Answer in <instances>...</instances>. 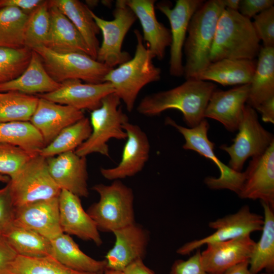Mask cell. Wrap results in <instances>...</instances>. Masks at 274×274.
<instances>
[{"label": "cell", "instance_id": "obj_1", "mask_svg": "<svg viewBox=\"0 0 274 274\" xmlns=\"http://www.w3.org/2000/svg\"><path fill=\"white\" fill-rule=\"evenodd\" d=\"M216 89L217 85L212 82L186 79L176 87L145 96L136 111L142 115L154 117L167 110H178L189 128H192L205 118L206 107Z\"/></svg>", "mask_w": 274, "mask_h": 274}, {"label": "cell", "instance_id": "obj_2", "mask_svg": "<svg viewBox=\"0 0 274 274\" xmlns=\"http://www.w3.org/2000/svg\"><path fill=\"white\" fill-rule=\"evenodd\" d=\"M225 9L223 0H209L193 15L183 47L186 79H196L211 63L210 54L217 22Z\"/></svg>", "mask_w": 274, "mask_h": 274}, {"label": "cell", "instance_id": "obj_3", "mask_svg": "<svg viewBox=\"0 0 274 274\" xmlns=\"http://www.w3.org/2000/svg\"><path fill=\"white\" fill-rule=\"evenodd\" d=\"M136 41L133 58L112 68L105 77L104 82L111 83L114 93L122 100L127 110L134 109L139 92L146 85L158 81L161 78V69L153 62L155 58L143 43L142 35L134 29Z\"/></svg>", "mask_w": 274, "mask_h": 274}, {"label": "cell", "instance_id": "obj_4", "mask_svg": "<svg viewBox=\"0 0 274 274\" xmlns=\"http://www.w3.org/2000/svg\"><path fill=\"white\" fill-rule=\"evenodd\" d=\"M252 21L238 11L225 8L216 27L211 62L223 59H254L261 49Z\"/></svg>", "mask_w": 274, "mask_h": 274}, {"label": "cell", "instance_id": "obj_5", "mask_svg": "<svg viewBox=\"0 0 274 274\" xmlns=\"http://www.w3.org/2000/svg\"><path fill=\"white\" fill-rule=\"evenodd\" d=\"M92 189L98 193L99 200L87 212L99 231L113 232L135 223L131 188L120 180H114L110 185L95 184Z\"/></svg>", "mask_w": 274, "mask_h": 274}, {"label": "cell", "instance_id": "obj_6", "mask_svg": "<svg viewBox=\"0 0 274 274\" xmlns=\"http://www.w3.org/2000/svg\"><path fill=\"white\" fill-rule=\"evenodd\" d=\"M121 100L114 93L105 96L98 108L90 113L91 132L89 138L75 151L81 156L98 153L110 157L108 142L112 139L126 140L123 125L129 122L120 107Z\"/></svg>", "mask_w": 274, "mask_h": 274}, {"label": "cell", "instance_id": "obj_7", "mask_svg": "<svg viewBox=\"0 0 274 274\" xmlns=\"http://www.w3.org/2000/svg\"><path fill=\"white\" fill-rule=\"evenodd\" d=\"M32 50L39 55L48 74L59 83L71 79H78L87 83H103L106 75L113 68L85 54L59 53L44 46Z\"/></svg>", "mask_w": 274, "mask_h": 274}, {"label": "cell", "instance_id": "obj_8", "mask_svg": "<svg viewBox=\"0 0 274 274\" xmlns=\"http://www.w3.org/2000/svg\"><path fill=\"white\" fill-rule=\"evenodd\" d=\"M165 124L174 127L184 136L185 141L183 145L184 149L194 151L212 160L217 166L220 173L219 177H208L204 180L210 189H228L238 195L245 180V173L233 170L216 156L214 152L215 144L208 136L209 124L206 118L192 128L181 126L169 117L165 118Z\"/></svg>", "mask_w": 274, "mask_h": 274}, {"label": "cell", "instance_id": "obj_9", "mask_svg": "<svg viewBox=\"0 0 274 274\" xmlns=\"http://www.w3.org/2000/svg\"><path fill=\"white\" fill-rule=\"evenodd\" d=\"M14 208L58 197L61 189L50 176L46 158L38 154L7 183Z\"/></svg>", "mask_w": 274, "mask_h": 274}, {"label": "cell", "instance_id": "obj_10", "mask_svg": "<svg viewBox=\"0 0 274 274\" xmlns=\"http://www.w3.org/2000/svg\"><path fill=\"white\" fill-rule=\"evenodd\" d=\"M237 130L233 143L222 145L220 148L230 157L228 166L242 172L246 160L264 153L274 142V137L261 125L256 110L248 105L244 107Z\"/></svg>", "mask_w": 274, "mask_h": 274}, {"label": "cell", "instance_id": "obj_11", "mask_svg": "<svg viewBox=\"0 0 274 274\" xmlns=\"http://www.w3.org/2000/svg\"><path fill=\"white\" fill-rule=\"evenodd\" d=\"M115 6L112 20L104 19L91 10L102 36L96 60L111 68L131 58L128 52L122 51V45L126 33L137 19L125 0L117 1Z\"/></svg>", "mask_w": 274, "mask_h": 274}, {"label": "cell", "instance_id": "obj_12", "mask_svg": "<svg viewBox=\"0 0 274 274\" xmlns=\"http://www.w3.org/2000/svg\"><path fill=\"white\" fill-rule=\"evenodd\" d=\"M263 217L252 212L248 206H243L236 213L210 222L209 226L216 231L204 238L188 242L180 247L177 253L182 255L209 243L226 241L261 231Z\"/></svg>", "mask_w": 274, "mask_h": 274}, {"label": "cell", "instance_id": "obj_13", "mask_svg": "<svg viewBox=\"0 0 274 274\" xmlns=\"http://www.w3.org/2000/svg\"><path fill=\"white\" fill-rule=\"evenodd\" d=\"M204 2L202 0H177L173 8L166 2H160L156 5V8L167 18L170 26L172 43L169 71L172 76H184L183 50L188 27L193 15Z\"/></svg>", "mask_w": 274, "mask_h": 274}, {"label": "cell", "instance_id": "obj_14", "mask_svg": "<svg viewBox=\"0 0 274 274\" xmlns=\"http://www.w3.org/2000/svg\"><path fill=\"white\" fill-rule=\"evenodd\" d=\"M127 134L119 163L112 168L101 167V176L108 180H120L133 177L141 172L147 162L150 144L146 132L138 125L129 122L123 125Z\"/></svg>", "mask_w": 274, "mask_h": 274}, {"label": "cell", "instance_id": "obj_15", "mask_svg": "<svg viewBox=\"0 0 274 274\" xmlns=\"http://www.w3.org/2000/svg\"><path fill=\"white\" fill-rule=\"evenodd\" d=\"M245 180L238 196L256 200L274 209V142L262 154L252 158L244 172Z\"/></svg>", "mask_w": 274, "mask_h": 274}, {"label": "cell", "instance_id": "obj_16", "mask_svg": "<svg viewBox=\"0 0 274 274\" xmlns=\"http://www.w3.org/2000/svg\"><path fill=\"white\" fill-rule=\"evenodd\" d=\"M13 225L36 232L49 240L63 233L58 197L14 208Z\"/></svg>", "mask_w": 274, "mask_h": 274}, {"label": "cell", "instance_id": "obj_17", "mask_svg": "<svg viewBox=\"0 0 274 274\" xmlns=\"http://www.w3.org/2000/svg\"><path fill=\"white\" fill-rule=\"evenodd\" d=\"M113 92L114 87L109 82L83 83L80 80L71 79L61 83L56 90L39 97L80 111H92L100 107L105 96Z\"/></svg>", "mask_w": 274, "mask_h": 274}, {"label": "cell", "instance_id": "obj_18", "mask_svg": "<svg viewBox=\"0 0 274 274\" xmlns=\"http://www.w3.org/2000/svg\"><path fill=\"white\" fill-rule=\"evenodd\" d=\"M46 161L50 176L61 190L79 197H88L86 157L70 151L47 158Z\"/></svg>", "mask_w": 274, "mask_h": 274}, {"label": "cell", "instance_id": "obj_19", "mask_svg": "<svg viewBox=\"0 0 274 274\" xmlns=\"http://www.w3.org/2000/svg\"><path fill=\"white\" fill-rule=\"evenodd\" d=\"M255 242L250 235L206 244L201 262L208 274H222L229 268L249 260Z\"/></svg>", "mask_w": 274, "mask_h": 274}, {"label": "cell", "instance_id": "obj_20", "mask_svg": "<svg viewBox=\"0 0 274 274\" xmlns=\"http://www.w3.org/2000/svg\"><path fill=\"white\" fill-rule=\"evenodd\" d=\"M113 233L115 242L105 256L106 269L123 271L134 261L144 259L149 239L147 230L134 223Z\"/></svg>", "mask_w": 274, "mask_h": 274}, {"label": "cell", "instance_id": "obj_21", "mask_svg": "<svg viewBox=\"0 0 274 274\" xmlns=\"http://www.w3.org/2000/svg\"><path fill=\"white\" fill-rule=\"evenodd\" d=\"M59 219L63 233L100 246L102 241L97 226L82 207L80 197L65 190L58 196Z\"/></svg>", "mask_w": 274, "mask_h": 274}, {"label": "cell", "instance_id": "obj_22", "mask_svg": "<svg viewBox=\"0 0 274 274\" xmlns=\"http://www.w3.org/2000/svg\"><path fill=\"white\" fill-rule=\"evenodd\" d=\"M249 89L250 83L227 90L216 89L209 99L204 118L217 120L230 132L237 130L248 98Z\"/></svg>", "mask_w": 274, "mask_h": 274}, {"label": "cell", "instance_id": "obj_23", "mask_svg": "<svg viewBox=\"0 0 274 274\" xmlns=\"http://www.w3.org/2000/svg\"><path fill=\"white\" fill-rule=\"evenodd\" d=\"M39 98L29 122L40 132L46 146L64 128L85 117L82 111Z\"/></svg>", "mask_w": 274, "mask_h": 274}, {"label": "cell", "instance_id": "obj_24", "mask_svg": "<svg viewBox=\"0 0 274 274\" xmlns=\"http://www.w3.org/2000/svg\"><path fill=\"white\" fill-rule=\"evenodd\" d=\"M139 20L143 30V40L155 57L164 58L166 49L170 47L172 36L169 29L159 22L156 17L154 0H125Z\"/></svg>", "mask_w": 274, "mask_h": 274}, {"label": "cell", "instance_id": "obj_25", "mask_svg": "<svg viewBox=\"0 0 274 274\" xmlns=\"http://www.w3.org/2000/svg\"><path fill=\"white\" fill-rule=\"evenodd\" d=\"M48 4L50 25L44 46L57 53L78 52L91 56L88 46L73 23L49 1Z\"/></svg>", "mask_w": 274, "mask_h": 274}, {"label": "cell", "instance_id": "obj_26", "mask_svg": "<svg viewBox=\"0 0 274 274\" xmlns=\"http://www.w3.org/2000/svg\"><path fill=\"white\" fill-rule=\"evenodd\" d=\"M257 59H223L211 62L196 79L222 86L249 84L255 73Z\"/></svg>", "mask_w": 274, "mask_h": 274}, {"label": "cell", "instance_id": "obj_27", "mask_svg": "<svg viewBox=\"0 0 274 274\" xmlns=\"http://www.w3.org/2000/svg\"><path fill=\"white\" fill-rule=\"evenodd\" d=\"M60 86L47 72L39 55L32 50L30 62L24 72L12 81L0 84V92L17 91L28 95L49 93Z\"/></svg>", "mask_w": 274, "mask_h": 274}, {"label": "cell", "instance_id": "obj_28", "mask_svg": "<svg viewBox=\"0 0 274 274\" xmlns=\"http://www.w3.org/2000/svg\"><path fill=\"white\" fill-rule=\"evenodd\" d=\"M50 241L51 256L68 268L95 274H103L106 269L105 259L96 260L86 254L70 235L62 233Z\"/></svg>", "mask_w": 274, "mask_h": 274}, {"label": "cell", "instance_id": "obj_29", "mask_svg": "<svg viewBox=\"0 0 274 274\" xmlns=\"http://www.w3.org/2000/svg\"><path fill=\"white\" fill-rule=\"evenodd\" d=\"M49 2L73 23L88 46L91 57L96 59L99 47L97 35L100 30L91 14V10L77 0H51Z\"/></svg>", "mask_w": 274, "mask_h": 274}, {"label": "cell", "instance_id": "obj_30", "mask_svg": "<svg viewBox=\"0 0 274 274\" xmlns=\"http://www.w3.org/2000/svg\"><path fill=\"white\" fill-rule=\"evenodd\" d=\"M257 57L246 103L254 109L274 97V47H261Z\"/></svg>", "mask_w": 274, "mask_h": 274}, {"label": "cell", "instance_id": "obj_31", "mask_svg": "<svg viewBox=\"0 0 274 274\" xmlns=\"http://www.w3.org/2000/svg\"><path fill=\"white\" fill-rule=\"evenodd\" d=\"M263 209V225L261 236L255 243L249 259V269L257 274L265 269L267 274L274 271V209L260 201Z\"/></svg>", "mask_w": 274, "mask_h": 274}, {"label": "cell", "instance_id": "obj_32", "mask_svg": "<svg viewBox=\"0 0 274 274\" xmlns=\"http://www.w3.org/2000/svg\"><path fill=\"white\" fill-rule=\"evenodd\" d=\"M0 144L19 147L34 155L46 146L41 133L29 121L0 123Z\"/></svg>", "mask_w": 274, "mask_h": 274}, {"label": "cell", "instance_id": "obj_33", "mask_svg": "<svg viewBox=\"0 0 274 274\" xmlns=\"http://www.w3.org/2000/svg\"><path fill=\"white\" fill-rule=\"evenodd\" d=\"M2 236L18 255L40 257L51 255V241L33 231L12 225Z\"/></svg>", "mask_w": 274, "mask_h": 274}, {"label": "cell", "instance_id": "obj_34", "mask_svg": "<svg viewBox=\"0 0 274 274\" xmlns=\"http://www.w3.org/2000/svg\"><path fill=\"white\" fill-rule=\"evenodd\" d=\"M91 132L90 120L84 117L62 130L52 142L40 151L39 154L47 158L75 151L89 138Z\"/></svg>", "mask_w": 274, "mask_h": 274}, {"label": "cell", "instance_id": "obj_35", "mask_svg": "<svg viewBox=\"0 0 274 274\" xmlns=\"http://www.w3.org/2000/svg\"><path fill=\"white\" fill-rule=\"evenodd\" d=\"M29 14L13 7L0 9V47L20 48L25 46L24 31Z\"/></svg>", "mask_w": 274, "mask_h": 274}, {"label": "cell", "instance_id": "obj_36", "mask_svg": "<svg viewBox=\"0 0 274 274\" xmlns=\"http://www.w3.org/2000/svg\"><path fill=\"white\" fill-rule=\"evenodd\" d=\"M39 98L17 91L0 92V123L29 121Z\"/></svg>", "mask_w": 274, "mask_h": 274}, {"label": "cell", "instance_id": "obj_37", "mask_svg": "<svg viewBox=\"0 0 274 274\" xmlns=\"http://www.w3.org/2000/svg\"><path fill=\"white\" fill-rule=\"evenodd\" d=\"M8 274H95L78 271L64 266L52 256H16Z\"/></svg>", "mask_w": 274, "mask_h": 274}, {"label": "cell", "instance_id": "obj_38", "mask_svg": "<svg viewBox=\"0 0 274 274\" xmlns=\"http://www.w3.org/2000/svg\"><path fill=\"white\" fill-rule=\"evenodd\" d=\"M50 25L48 1H44L29 14L24 31V46L31 50L45 46Z\"/></svg>", "mask_w": 274, "mask_h": 274}, {"label": "cell", "instance_id": "obj_39", "mask_svg": "<svg viewBox=\"0 0 274 274\" xmlns=\"http://www.w3.org/2000/svg\"><path fill=\"white\" fill-rule=\"evenodd\" d=\"M32 50L24 46L20 48L0 47V84L15 79L27 68Z\"/></svg>", "mask_w": 274, "mask_h": 274}, {"label": "cell", "instance_id": "obj_40", "mask_svg": "<svg viewBox=\"0 0 274 274\" xmlns=\"http://www.w3.org/2000/svg\"><path fill=\"white\" fill-rule=\"evenodd\" d=\"M36 155L15 146L0 144V174L10 179Z\"/></svg>", "mask_w": 274, "mask_h": 274}, {"label": "cell", "instance_id": "obj_41", "mask_svg": "<svg viewBox=\"0 0 274 274\" xmlns=\"http://www.w3.org/2000/svg\"><path fill=\"white\" fill-rule=\"evenodd\" d=\"M252 21L263 47H274V6L257 14Z\"/></svg>", "mask_w": 274, "mask_h": 274}, {"label": "cell", "instance_id": "obj_42", "mask_svg": "<svg viewBox=\"0 0 274 274\" xmlns=\"http://www.w3.org/2000/svg\"><path fill=\"white\" fill-rule=\"evenodd\" d=\"M170 274H208L202 266L199 248L187 260H176L171 267Z\"/></svg>", "mask_w": 274, "mask_h": 274}, {"label": "cell", "instance_id": "obj_43", "mask_svg": "<svg viewBox=\"0 0 274 274\" xmlns=\"http://www.w3.org/2000/svg\"><path fill=\"white\" fill-rule=\"evenodd\" d=\"M14 207L9 193L8 184L0 188V236L13 225Z\"/></svg>", "mask_w": 274, "mask_h": 274}, {"label": "cell", "instance_id": "obj_44", "mask_svg": "<svg viewBox=\"0 0 274 274\" xmlns=\"http://www.w3.org/2000/svg\"><path fill=\"white\" fill-rule=\"evenodd\" d=\"M273 0H240L238 12L251 20L257 14L273 6Z\"/></svg>", "mask_w": 274, "mask_h": 274}, {"label": "cell", "instance_id": "obj_45", "mask_svg": "<svg viewBox=\"0 0 274 274\" xmlns=\"http://www.w3.org/2000/svg\"><path fill=\"white\" fill-rule=\"evenodd\" d=\"M17 254L7 241L0 236V274H8Z\"/></svg>", "mask_w": 274, "mask_h": 274}, {"label": "cell", "instance_id": "obj_46", "mask_svg": "<svg viewBox=\"0 0 274 274\" xmlns=\"http://www.w3.org/2000/svg\"><path fill=\"white\" fill-rule=\"evenodd\" d=\"M43 1L41 0H0V9L6 7H13L29 14L39 6Z\"/></svg>", "mask_w": 274, "mask_h": 274}, {"label": "cell", "instance_id": "obj_47", "mask_svg": "<svg viewBox=\"0 0 274 274\" xmlns=\"http://www.w3.org/2000/svg\"><path fill=\"white\" fill-rule=\"evenodd\" d=\"M255 110L260 113L264 122L274 123V97L263 102Z\"/></svg>", "mask_w": 274, "mask_h": 274}, {"label": "cell", "instance_id": "obj_48", "mask_svg": "<svg viewBox=\"0 0 274 274\" xmlns=\"http://www.w3.org/2000/svg\"><path fill=\"white\" fill-rule=\"evenodd\" d=\"M125 274H155L154 271L147 267L143 260H138L127 266L123 270Z\"/></svg>", "mask_w": 274, "mask_h": 274}, {"label": "cell", "instance_id": "obj_49", "mask_svg": "<svg viewBox=\"0 0 274 274\" xmlns=\"http://www.w3.org/2000/svg\"><path fill=\"white\" fill-rule=\"evenodd\" d=\"M222 274H253L249 269V260L237 264L225 270Z\"/></svg>", "mask_w": 274, "mask_h": 274}, {"label": "cell", "instance_id": "obj_50", "mask_svg": "<svg viewBox=\"0 0 274 274\" xmlns=\"http://www.w3.org/2000/svg\"><path fill=\"white\" fill-rule=\"evenodd\" d=\"M225 8L238 11L240 0H223Z\"/></svg>", "mask_w": 274, "mask_h": 274}, {"label": "cell", "instance_id": "obj_51", "mask_svg": "<svg viewBox=\"0 0 274 274\" xmlns=\"http://www.w3.org/2000/svg\"><path fill=\"white\" fill-rule=\"evenodd\" d=\"M103 274H125L123 271L106 269Z\"/></svg>", "mask_w": 274, "mask_h": 274}, {"label": "cell", "instance_id": "obj_52", "mask_svg": "<svg viewBox=\"0 0 274 274\" xmlns=\"http://www.w3.org/2000/svg\"><path fill=\"white\" fill-rule=\"evenodd\" d=\"M10 181V178L8 176L0 174V182L8 183Z\"/></svg>", "mask_w": 274, "mask_h": 274}]
</instances>
